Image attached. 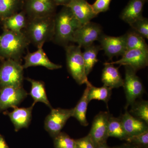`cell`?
Masks as SVG:
<instances>
[{
	"instance_id": "18",
	"label": "cell",
	"mask_w": 148,
	"mask_h": 148,
	"mask_svg": "<svg viewBox=\"0 0 148 148\" xmlns=\"http://www.w3.org/2000/svg\"><path fill=\"white\" fill-rule=\"evenodd\" d=\"M102 74V82L104 85L111 89L118 88L123 86V79L119 71V68L115 67L113 64L106 62Z\"/></svg>"
},
{
	"instance_id": "30",
	"label": "cell",
	"mask_w": 148,
	"mask_h": 148,
	"mask_svg": "<svg viewBox=\"0 0 148 148\" xmlns=\"http://www.w3.org/2000/svg\"><path fill=\"white\" fill-rule=\"evenodd\" d=\"M132 30L145 38L148 39V19L143 17L129 24Z\"/></svg>"
},
{
	"instance_id": "9",
	"label": "cell",
	"mask_w": 148,
	"mask_h": 148,
	"mask_svg": "<svg viewBox=\"0 0 148 148\" xmlns=\"http://www.w3.org/2000/svg\"><path fill=\"white\" fill-rule=\"evenodd\" d=\"M103 34L101 26L90 21L82 25L75 31L73 42L77 43L81 47L85 48L98 40Z\"/></svg>"
},
{
	"instance_id": "35",
	"label": "cell",
	"mask_w": 148,
	"mask_h": 148,
	"mask_svg": "<svg viewBox=\"0 0 148 148\" xmlns=\"http://www.w3.org/2000/svg\"><path fill=\"white\" fill-rule=\"evenodd\" d=\"M0 148H9L5 140L1 135H0Z\"/></svg>"
},
{
	"instance_id": "33",
	"label": "cell",
	"mask_w": 148,
	"mask_h": 148,
	"mask_svg": "<svg viewBox=\"0 0 148 148\" xmlns=\"http://www.w3.org/2000/svg\"><path fill=\"white\" fill-rule=\"evenodd\" d=\"M75 148H96L95 144L89 134L84 138L75 140Z\"/></svg>"
},
{
	"instance_id": "27",
	"label": "cell",
	"mask_w": 148,
	"mask_h": 148,
	"mask_svg": "<svg viewBox=\"0 0 148 148\" xmlns=\"http://www.w3.org/2000/svg\"><path fill=\"white\" fill-rule=\"evenodd\" d=\"M112 89L104 85L101 87H96L91 83L89 86L88 99V102L93 100L103 101L108 104L112 95Z\"/></svg>"
},
{
	"instance_id": "3",
	"label": "cell",
	"mask_w": 148,
	"mask_h": 148,
	"mask_svg": "<svg viewBox=\"0 0 148 148\" xmlns=\"http://www.w3.org/2000/svg\"><path fill=\"white\" fill-rule=\"evenodd\" d=\"M54 22V34L52 41L64 47L70 42H73L75 31L82 25L66 6L55 14Z\"/></svg>"
},
{
	"instance_id": "23",
	"label": "cell",
	"mask_w": 148,
	"mask_h": 148,
	"mask_svg": "<svg viewBox=\"0 0 148 148\" xmlns=\"http://www.w3.org/2000/svg\"><path fill=\"white\" fill-rule=\"evenodd\" d=\"M84 48V51L82 52L83 58L84 60L86 73L88 76L92 71L95 64L98 63V53L102 49L100 45H95L94 44Z\"/></svg>"
},
{
	"instance_id": "8",
	"label": "cell",
	"mask_w": 148,
	"mask_h": 148,
	"mask_svg": "<svg viewBox=\"0 0 148 148\" xmlns=\"http://www.w3.org/2000/svg\"><path fill=\"white\" fill-rule=\"evenodd\" d=\"M56 5L53 0H23L22 10L28 18L54 16Z\"/></svg>"
},
{
	"instance_id": "25",
	"label": "cell",
	"mask_w": 148,
	"mask_h": 148,
	"mask_svg": "<svg viewBox=\"0 0 148 148\" xmlns=\"http://www.w3.org/2000/svg\"><path fill=\"white\" fill-rule=\"evenodd\" d=\"M108 136L126 140L128 138L123 126L120 118H116L110 114L108 123Z\"/></svg>"
},
{
	"instance_id": "16",
	"label": "cell",
	"mask_w": 148,
	"mask_h": 148,
	"mask_svg": "<svg viewBox=\"0 0 148 148\" xmlns=\"http://www.w3.org/2000/svg\"><path fill=\"white\" fill-rule=\"evenodd\" d=\"M120 118L128 138L148 131L147 123L132 116L127 110Z\"/></svg>"
},
{
	"instance_id": "14",
	"label": "cell",
	"mask_w": 148,
	"mask_h": 148,
	"mask_svg": "<svg viewBox=\"0 0 148 148\" xmlns=\"http://www.w3.org/2000/svg\"><path fill=\"white\" fill-rule=\"evenodd\" d=\"M24 58V64L22 66L24 69L31 67L42 66L49 70H54L62 67L61 65L54 64L49 60L43 47L38 48L34 52L28 51Z\"/></svg>"
},
{
	"instance_id": "36",
	"label": "cell",
	"mask_w": 148,
	"mask_h": 148,
	"mask_svg": "<svg viewBox=\"0 0 148 148\" xmlns=\"http://www.w3.org/2000/svg\"><path fill=\"white\" fill-rule=\"evenodd\" d=\"M96 148H111L109 147L107 145L106 143H104V144H101V145H99L96 147Z\"/></svg>"
},
{
	"instance_id": "13",
	"label": "cell",
	"mask_w": 148,
	"mask_h": 148,
	"mask_svg": "<svg viewBox=\"0 0 148 148\" xmlns=\"http://www.w3.org/2000/svg\"><path fill=\"white\" fill-rule=\"evenodd\" d=\"M110 63L129 66L137 72L148 66V51L138 49H127L122 56L121 59Z\"/></svg>"
},
{
	"instance_id": "20",
	"label": "cell",
	"mask_w": 148,
	"mask_h": 148,
	"mask_svg": "<svg viewBox=\"0 0 148 148\" xmlns=\"http://www.w3.org/2000/svg\"><path fill=\"white\" fill-rule=\"evenodd\" d=\"M90 83L88 82L86 84V88L85 89L81 98L77 104L76 106L73 108L72 117L75 118L81 125L87 126L88 123L86 119V112L87 107L89 102L88 99L89 86Z\"/></svg>"
},
{
	"instance_id": "2",
	"label": "cell",
	"mask_w": 148,
	"mask_h": 148,
	"mask_svg": "<svg viewBox=\"0 0 148 148\" xmlns=\"http://www.w3.org/2000/svg\"><path fill=\"white\" fill-rule=\"evenodd\" d=\"M30 44L23 31L14 32L4 30L0 38V58L21 62Z\"/></svg>"
},
{
	"instance_id": "26",
	"label": "cell",
	"mask_w": 148,
	"mask_h": 148,
	"mask_svg": "<svg viewBox=\"0 0 148 148\" xmlns=\"http://www.w3.org/2000/svg\"><path fill=\"white\" fill-rule=\"evenodd\" d=\"M126 49H138L148 51V46L145 38L135 31H129L125 34Z\"/></svg>"
},
{
	"instance_id": "32",
	"label": "cell",
	"mask_w": 148,
	"mask_h": 148,
	"mask_svg": "<svg viewBox=\"0 0 148 148\" xmlns=\"http://www.w3.org/2000/svg\"><path fill=\"white\" fill-rule=\"evenodd\" d=\"M112 0H96L91 5L93 11L96 15L108 10Z\"/></svg>"
},
{
	"instance_id": "19",
	"label": "cell",
	"mask_w": 148,
	"mask_h": 148,
	"mask_svg": "<svg viewBox=\"0 0 148 148\" xmlns=\"http://www.w3.org/2000/svg\"><path fill=\"white\" fill-rule=\"evenodd\" d=\"M147 0H130L121 12L120 18L129 24L143 17L144 7Z\"/></svg>"
},
{
	"instance_id": "37",
	"label": "cell",
	"mask_w": 148,
	"mask_h": 148,
	"mask_svg": "<svg viewBox=\"0 0 148 148\" xmlns=\"http://www.w3.org/2000/svg\"><path fill=\"white\" fill-rule=\"evenodd\" d=\"M120 148H140L136 146H132L130 145H124L123 147H121Z\"/></svg>"
},
{
	"instance_id": "22",
	"label": "cell",
	"mask_w": 148,
	"mask_h": 148,
	"mask_svg": "<svg viewBox=\"0 0 148 148\" xmlns=\"http://www.w3.org/2000/svg\"><path fill=\"white\" fill-rule=\"evenodd\" d=\"M4 30L21 32L26 28L28 18L23 10L3 20Z\"/></svg>"
},
{
	"instance_id": "6",
	"label": "cell",
	"mask_w": 148,
	"mask_h": 148,
	"mask_svg": "<svg viewBox=\"0 0 148 148\" xmlns=\"http://www.w3.org/2000/svg\"><path fill=\"white\" fill-rule=\"evenodd\" d=\"M125 77L123 79L124 88L126 103L125 109L127 110L138 98H140L145 92L144 86L140 78L137 76V72L130 66H125Z\"/></svg>"
},
{
	"instance_id": "12",
	"label": "cell",
	"mask_w": 148,
	"mask_h": 148,
	"mask_svg": "<svg viewBox=\"0 0 148 148\" xmlns=\"http://www.w3.org/2000/svg\"><path fill=\"white\" fill-rule=\"evenodd\" d=\"M110 114L109 111L101 112L95 116L89 135L95 146L106 143L108 136V123Z\"/></svg>"
},
{
	"instance_id": "21",
	"label": "cell",
	"mask_w": 148,
	"mask_h": 148,
	"mask_svg": "<svg viewBox=\"0 0 148 148\" xmlns=\"http://www.w3.org/2000/svg\"><path fill=\"white\" fill-rule=\"evenodd\" d=\"M27 80L31 84L30 94L34 100L33 103L35 105L36 103L40 102L45 104L50 109H52L47 95L44 83L30 78H27Z\"/></svg>"
},
{
	"instance_id": "24",
	"label": "cell",
	"mask_w": 148,
	"mask_h": 148,
	"mask_svg": "<svg viewBox=\"0 0 148 148\" xmlns=\"http://www.w3.org/2000/svg\"><path fill=\"white\" fill-rule=\"evenodd\" d=\"M23 0H0V19L3 20L22 9Z\"/></svg>"
},
{
	"instance_id": "7",
	"label": "cell",
	"mask_w": 148,
	"mask_h": 148,
	"mask_svg": "<svg viewBox=\"0 0 148 148\" xmlns=\"http://www.w3.org/2000/svg\"><path fill=\"white\" fill-rule=\"evenodd\" d=\"M73 110V108L51 109L45 120L44 127L51 137L54 138L61 132L68 120L72 117Z\"/></svg>"
},
{
	"instance_id": "28",
	"label": "cell",
	"mask_w": 148,
	"mask_h": 148,
	"mask_svg": "<svg viewBox=\"0 0 148 148\" xmlns=\"http://www.w3.org/2000/svg\"><path fill=\"white\" fill-rule=\"evenodd\" d=\"M130 106L131 110L129 113L132 116L143 120L148 124V101L136 100Z\"/></svg>"
},
{
	"instance_id": "31",
	"label": "cell",
	"mask_w": 148,
	"mask_h": 148,
	"mask_svg": "<svg viewBox=\"0 0 148 148\" xmlns=\"http://www.w3.org/2000/svg\"><path fill=\"white\" fill-rule=\"evenodd\" d=\"M126 140L138 147L148 148V131L139 135L128 137Z\"/></svg>"
},
{
	"instance_id": "5",
	"label": "cell",
	"mask_w": 148,
	"mask_h": 148,
	"mask_svg": "<svg viewBox=\"0 0 148 148\" xmlns=\"http://www.w3.org/2000/svg\"><path fill=\"white\" fill-rule=\"evenodd\" d=\"M24 68L21 62L5 60L0 68V86H21L24 80Z\"/></svg>"
},
{
	"instance_id": "10",
	"label": "cell",
	"mask_w": 148,
	"mask_h": 148,
	"mask_svg": "<svg viewBox=\"0 0 148 148\" xmlns=\"http://www.w3.org/2000/svg\"><path fill=\"white\" fill-rule=\"evenodd\" d=\"M28 95L22 86L1 87L0 90V111L16 108Z\"/></svg>"
},
{
	"instance_id": "1",
	"label": "cell",
	"mask_w": 148,
	"mask_h": 148,
	"mask_svg": "<svg viewBox=\"0 0 148 148\" xmlns=\"http://www.w3.org/2000/svg\"><path fill=\"white\" fill-rule=\"evenodd\" d=\"M54 16L28 18L23 31L30 44L37 49L43 47L46 42L52 41L54 34Z\"/></svg>"
},
{
	"instance_id": "11",
	"label": "cell",
	"mask_w": 148,
	"mask_h": 148,
	"mask_svg": "<svg viewBox=\"0 0 148 148\" xmlns=\"http://www.w3.org/2000/svg\"><path fill=\"white\" fill-rule=\"evenodd\" d=\"M101 49L110 60L115 56H122L126 51V36L113 37L103 34L99 40Z\"/></svg>"
},
{
	"instance_id": "34",
	"label": "cell",
	"mask_w": 148,
	"mask_h": 148,
	"mask_svg": "<svg viewBox=\"0 0 148 148\" xmlns=\"http://www.w3.org/2000/svg\"><path fill=\"white\" fill-rule=\"evenodd\" d=\"M53 1L56 6L61 5L66 6L71 0H53Z\"/></svg>"
},
{
	"instance_id": "4",
	"label": "cell",
	"mask_w": 148,
	"mask_h": 148,
	"mask_svg": "<svg viewBox=\"0 0 148 148\" xmlns=\"http://www.w3.org/2000/svg\"><path fill=\"white\" fill-rule=\"evenodd\" d=\"M66 65L69 73L78 84H86L89 81L85 71L84 60L80 47L69 45L64 47Z\"/></svg>"
},
{
	"instance_id": "29",
	"label": "cell",
	"mask_w": 148,
	"mask_h": 148,
	"mask_svg": "<svg viewBox=\"0 0 148 148\" xmlns=\"http://www.w3.org/2000/svg\"><path fill=\"white\" fill-rule=\"evenodd\" d=\"M54 138L55 148H75V141L64 132H61Z\"/></svg>"
},
{
	"instance_id": "17",
	"label": "cell",
	"mask_w": 148,
	"mask_h": 148,
	"mask_svg": "<svg viewBox=\"0 0 148 148\" xmlns=\"http://www.w3.org/2000/svg\"><path fill=\"white\" fill-rule=\"evenodd\" d=\"M35 104L29 108H16L8 115L13 123L14 130L17 132L20 129L28 127L32 118V113Z\"/></svg>"
},
{
	"instance_id": "38",
	"label": "cell",
	"mask_w": 148,
	"mask_h": 148,
	"mask_svg": "<svg viewBox=\"0 0 148 148\" xmlns=\"http://www.w3.org/2000/svg\"><path fill=\"white\" fill-rule=\"evenodd\" d=\"M0 38H1V36H0Z\"/></svg>"
},
{
	"instance_id": "15",
	"label": "cell",
	"mask_w": 148,
	"mask_h": 148,
	"mask_svg": "<svg viewBox=\"0 0 148 148\" xmlns=\"http://www.w3.org/2000/svg\"><path fill=\"white\" fill-rule=\"evenodd\" d=\"M66 7L69 8L82 25L90 22L97 16L92 6L86 0H71Z\"/></svg>"
}]
</instances>
